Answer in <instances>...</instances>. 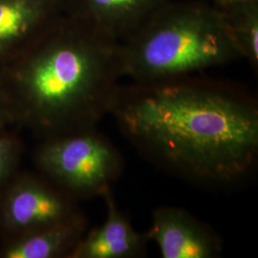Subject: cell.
Instances as JSON below:
<instances>
[{"instance_id":"obj_15","label":"cell","mask_w":258,"mask_h":258,"mask_svg":"<svg viewBox=\"0 0 258 258\" xmlns=\"http://www.w3.org/2000/svg\"><path fill=\"white\" fill-rule=\"evenodd\" d=\"M215 1H220V0H215Z\"/></svg>"},{"instance_id":"obj_13","label":"cell","mask_w":258,"mask_h":258,"mask_svg":"<svg viewBox=\"0 0 258 258\" xmlns=\"http://www.w3.org/2000/svg\"><path fill=\"white\" fill-rule=\"evenodd\" d=\"M10 125H15L10 106L9 99L0 72V132L6 131Z\"/></svg>"},{"instance_id":"obj_5","label":"cell","mask_w":258,"mask_h":258,"mask_svg":"<svg viewBox=\"0 0 258 258\" xmlns=\"http://www.w3.org/2000/svg\"><path fill=\"white\" fill-rule=\"evenodd\" d=\"M81 214L77 200L41 174L16 175L0 191V231L5 240Z\"/></svg>"},{"instance_id":"obj_1","label":"cell","mask_w":258,"mask_h":258,"mask_svg":"<svg viewBox=\"0 0 258 258\" xmlns=\"http://www.w3.org/2000/svg\"><path fill=\"white\" fill-rule=\"evenodd\" d=\"M109 114L143 155L191 184L231 188L257 166V101L230 83L194 75L120 84Z\"/></svg>"},{"instance_id":"obj_8","label":"cell","mask_w":258,"mask_h":258,"mask_svg":"<svg viewBox=\"0 0 258 258\" xmlns=\"http://www.w3.org/2000/svg\"><path fill=\"white\" fill-rule=\"evenodd\" d=\"M169 0H62L63 14L120 42Z\"/></svg>"},{"instance_id":"obj_9","label":"cell","mask_w":258,"mask_h":258,"mask_svg":"<svg viewBox=\"0 0 258 258\" xmlns=\"http://www.w3.org/2000/svg\"><path fill=\"white\" fill-rule=\"evenodd\" d=\"M106 205L105 220L85 232L68 258H136L145 254L148 239L134 229L117 203L112 187L102 196Z\"/></svg>"},{"instance_id":"obj_10","label":"cell","mask_w":258,"mask_h":258,"mask_svg":"<svg viewBox=\"0 0 258 258\" xmlns=\"http://www.w3.org/2000/svg\"><path fill=\"white\" fill-rule=\"evenodd\" d=\"M87 225L83 213L69 220L5 240L0 257L68 258L86 232Z\"/></svg>"},{"instance_id":"obj_12","label":"cell","mask_w":258,"mask_h":258,"mask_svg":"<svg viewBox=\"0 0 258 258\" xmlns=\"http://www.w3.org/2000/svg\"><path fill=\"white\" fill-rule=\"evenodd\" d=\"M22 152L20 139L8 130L0 132V191L17 175Z\"/></svg>"},{"instance_id":"obj_4","label":"cell","mask_w":258,"mask_h":258,"mask_svg":"<svg viewBox=\"0 0 258 258\" xmlns=\"http://www.w3.org/2000/svg\"><path fill=\"white\" fill-rule=\"evenodd\" d=\"M34 159L41 175L77 201L102 197L124 167L120 150L97 126L42 139Z\"/></svg>"},{"instance_id":"obj_7","label":"cell","mask_w":258,"mask_h":258,"mask_svg":"<svg viewBox=\"0 0 258 258\" xmlns=\"http://www.w3.org/2000/svg\"><path fill=\"white\" fill-rule=\"evenodd\" d=\"M63 15L62 0H0V71L28 52Z\"/></svg>"},{"instance_id":"obj_14","label":"cell","mask_w":258,"mask_h":258,"mask_svg":"<svg viewBox=\"0 0 258 258\" xmlns=\"http://www.w3.org/2000/svg\"><path fill=\"white\" fill-rule=\"evenodd\" d=\"M248 1H256V0H220L215 2H248Z\"/></svg>"},{"instance_id":"obj_2","label":"cell","mask_w":258,"mask_h":258,"mask_svg":"<svg viewBox=\"0 0 258 258\" xmlns=\"http://www.w3.org/2000/svg\"><path fill=\"white\" fill-rule=\"evenodd\" d=\"M0 72L15 125L41 139L94 127L123 78L121 42L63 15Z\"/></svg>"},{"instance_id":"obj_3","label":"cell","mask_w":258,"mask_h":258,"mask_svg":"<svg viewBox=\"0 0 258 258\" xmlns=\"http://www.w3.org/2000/svg\"><path fill=\"white\" fill-rule=\"evenodd\" d=\"M238 59L215 3L169 0L121 42L123 78L134 83L194 76Z\"/></svg>"},{"instance_id":"obj_6","label":"cell","mask_w":258,"mask_h":258,"mask_svg":"<svg viewBox=\"0 0 258 258\" xmlns=\"http://www.w3.org/2000/svg\"><path fill=\"white\" fill-rule=\"evenodd\" d=\"M146 235L163 258H216L223 251V240L210 225L172 206L153 211Z\"/></svg>"},{"instance_id":"obj_11","label":"cell","mask_w":258,"mask_h":258,"mask_svg":"<svg viewBox=\"0 0 258 258\" xmlns=\"http://www.w3.org/2000/svg\"><path fill=\"white\" fill-rule=\"evenodd\" d=\"M241 58L258 67V0L248 2H215Z\"/></svg>"}]
</instances>
